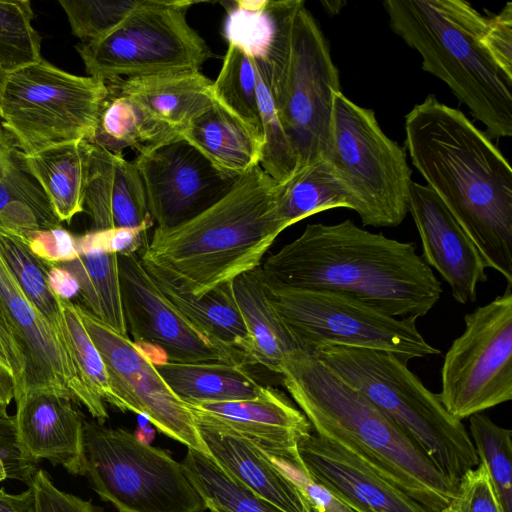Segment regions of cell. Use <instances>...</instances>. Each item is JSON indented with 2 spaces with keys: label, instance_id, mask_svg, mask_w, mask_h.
I'll list each match as a JSON object with an SVG mask.
<instances>
[{
  "label": "cell",
  "instance_id": "8d00e7d4",
  "mask_svg": "<svg viewBox=\"0 0 512 512\" xmlns=\"http://www.w3.org/2000/svg\"><path fill=\"white\" fill-rule=\"evenodd\" d=\"M469 428L479 462L487 469L503 512H512V431L482 413L469 417Z\"/></svg>",
  "mask_w": 512,
  "mask_h": 512
},
{
  "label": "cell",
  "instance_id": "4fadbf2b",
  "mask_svg": "<svg viewBox=\"0 0 512 512\" xmlns=\"http://www.w3.org/2000/svg\"><path fill=\"white\" fill-rule=\"evenodd\" d=\"M464 323L444 357L438 394L459 421L512 399V286Z\"/></svg>",
  "mask_w": 512,
  "mask_h": 512
},
{
  "label": "cell",
  "instance_id": "6da1fadb",
  "mask_svg": "<svg viewBox=\"0 0 512 512\" xmlns=\"http://www.w3.org/2000/svg\"><path fill=\"white\" fill-rule=\"evenodd\" d=\"M413 166L477 248L512 286V168L485 131L429 94L405 116Z\"/></svg>",
  "mask_w": 512,
  "mask_h": 512
},
{
  "label": "cell",
  "instance_id": "e575fe53",
  "mask_svg": "<svg viewBox=\"0 0 512 512\" xmlns=\"http://www.w3.org/2000/svg\"><path fill=\"white\" fill-rule=\"evenodd\" d=\"M212 93L214 100L245 124L264 145L253 58L228 44L220 72L212 83Z\"/></svg>",
  "mask_w": 512,
  "mask_h": 512
},
{
  "label": "cell",
  "instance_id": "2e32d148",
  "mask_svg": "<svg viewBox=\"0 0 512 512\" xmlns=\"http://www.w3.org/2000/svg\"><path fill=\"white\" fill-rule=\"evenodd\" d=\"M0 307L21 344L26 359L21 394L44 390L69 396L75 403L83 405L98 423L104 424L108 419L105 402L86 385L69 343L28 300L1 254Z\"/></svg>",
  "mask_w": 512,
  "mask_h": 512
},
{
  "label": "cell",
  "instance_id": "ee69618b",
  "mask_svg": "<svg viewBox=\"0 0 512 512\" xmlns=\"http://www.w3.org/2000/svg\"><path fill=\"white\" fill-rule=\"evenodd\" d=\"M32 253L48 264L72 261L79 256L76 237L60 225L25 235Z\"/></svg>",
  "mask_w": 512,
  "mask_h": 512
},
{
  "label": "cell",
  "instance_id": "11a10c76",
  "mask_svg": "<svg viewBox=\"0 0 512 512\" xmlns=\"http://www.w3.org/2000/svg\"><path fill=\"white\" fill-rule=\"evenodd\" d=\"M13 424V417L8 414L7 407L0 402V427L11 426Z\"/></svg>",
  "mask_w": 512,
  "mask_h": 512
},
{
  "label": "cell",
  "instance_id": "7402d4cb",
  "mask_svg": "<svg viewBox=\"0 0 512 512\" xmlns=\"http://www.w3.org/2000/svg\"><path fill=\"white\" fill-rule=\"evenodd\" d=\"M85 207L92 230L151 228L154 223L134 162L96 144H92L90 153L84 210Z\"/></svg>",
  "mask_w": 512,
  "mask_h": 512
},
{
  "label": "cell",
  "instance_id": "7bdbcfd3",
  "mask_svg": "<svg viewBox=\"0 0 512 512\" xmlns=\"http://www.w3.org/2000/svg\"><path fill=\"white\" fill-rule=\"evenodd\" d=\"M148 229L135 227L91 230L76 237L77 249L79 254L91 248L124 256L136 254L148 241Z\"/></svg>",
  "mask_w": 512,
  "mask_h": 512
},
{
  "label": "cell",
  "instance_id": "4dcf8cb0",
  "mask_svg": "<svg viewBox=\"0 0 512 512\" xmlns=\"http://www.w3.org/2000/svg\"><path fill=\"white\" fill-rule=\"evenodd\" d=\"M69 270L79 282V295L85 309L115 331L127 335L125 325L118 255L91 248L69 262L58 264Z\"/></svg>",
  "mask_w": 512,
  "mask_h": 512
},
{
  "label": "cell",
  "instance_id": "60d3db41",
  "mask_svg": "<svg viewBox=\"0 0 512 512\" xmlns=\"http://www.w3.org/2000/svg\"><path fill=\"white\" fill-rule=\"evenodd\" d=\"M140 0H59L72 34L81 43L96 41L114 30Z\"/></svg>",
  "mask_w": 512,
  "mask_h": 512
},
{
  "label": "cell",
  "instance_id": "681fc988",
  "mask_svg": "<svg viewBox=\"0 0 512 512\" xmlns=\"http://www.w3.org/2000/svg\"><path fill=\"white\" fill-rule=\"evenodd\" d=\"M47 282L51 291L61 299L71 300L80 291L77 278L58 264H48Z\"/></svg>",
  "mask_w": 512,
  "mask_h": 512
},
{
  "label": "cell",
  "instance_id": "9a60e30c",
  "mask_svg": "<svg viewBox=\"0 0 512 512\" xmlns=\"http://www.w3.org/2000/svg\"><path fill=\"white\" fill-rule=\"evenodd\" d=\"M157 228H171L223 198L242 176L214 166L182 137L142 149L133 161Z\"/></svg>",
  "mask_w": 512,
  "mask_h": 512
},
{
  "label": "cell",
  "instance_id": "603a6c76",
  "mask_svg": "<svg viewBox=\"0 0 512 512\" xmlns=\"http://www.w3.org/2000/svg\"><path fill=\"white\" fill-rule=\"evenodd\" d=\"M196 425L213 460L251 491L285 512H315L300 487L261 449L236 434Z\"/></svg>",
  "mask_w": 512,
  "mask_h": 512
},
{
  "label": "cell",
  "instance_id": "9f6ffc18",
  "mask_svg": "<svg viewBox=\"0 0 512 512\" xmlns=\"http://www.w3.org/2000/svg\"><path fill=\"white\" fill-rule=\"evenodd\" d=\"M6 78H7V73H5L0 68V116H1V96H2V91L4 88L5 82H6Z\"/></svg>",
  "mask_w": 512,
  "mask_h": 512
},
{
  "label": "cell",
  "instance_id": "5bb4252c",
  "mask_svg": "<svg viewBox=\"0 0 512 512\" xmlns=\"http://www.w3.org/2000/svg\"><path fill=\"white\" fill-rule=\"evenodd\" d=\"M77 308L104 361L116 408L145 417L161 433L213 460L189 406L171 390L151 360L127 335L87 309Z\"/></svg>",
  "mask_w": 512,
  "mask_h": 512
},
{
  "label": "cell",
  "instance_id": "cb8c5ba5",
  "mask_svg": "<svg viewBox=\"0 0 512 512\" xmlns=\"http://www.w3.org/2000/svg\"><path fill=\"white\" fill-rule=\"evenodd\" d=\"M142 264L167 300L217 345L251 363L252 345L233 293L232 282L220 284L201 297L182 290L148 262Z\"/></svg>",
  "mask_w": 512,
  "mask_h": 512
},
{
  "label": "cell",
  "instance_id": "db71d44e",
  "mask_svg": "<svg viewBox=\"0 0 512 512\" xmlns=\"http://www.w3.org/2000/svg\"><path fill=\"white\" fill-rule=\"evenodd\" d=\"M321 4L324 6L325 10L331 14H337L342 7L345 5L343 1H322Z\"/></svg>",
  "mask_w": 512,
  "mask_h": 512
},
{
  "label": "cell",
  "instance_id": "7c38bea8",
  "mask_svg": "<svg viewBox=\"0 0 512 512\" xmlns=\"http://www.w3.org/2000/svg\"><path fill=\"white\" fill-rule=\"evenodd\" d=\"M188 0H140L110 33L76 46L86 72L104 83L119 79L197 72L212 57L187 21Z\"/></svg>",
  "mask_w": 512,
  "mask_h": 512
},
{
  "label": "cell",
  "instance_id": "52a82bcc",
  "mask_svg": "<svg viewBox=\"0 0 512 512\" xmlns=\"http://www.w3.org/2000/svg\"><path fill=\"white\" fill-rule=\"evenodd\" d=\"M276 107L297 162V172L331 149L333 94L341 91L329 43L302 0L290 48L264 60ZM295 173V174H296Z\"/></svg>",
  "mask_w": 512,
  "mask_h": 512
},
{
  "label": "cell",
  "instance_id": "d4e9b609",
  "mask_svg": "<svg viewBox=\"0 0 512 512\" xmlns=\"http://www.w3.org/2000/svg\"><path fill=\"white\" fill-rule=\"evenodd\" d=\"M212 83L197 71L126 78L105 84L181 132L213 105Z\"/></svg>",
  "mask_w": 512,
  "mask_h": 512
},
{
  "label": "cell",
  "instance_id": "f1b7e54d",
  "mask_svg": "<svg viewBox=\"0 0 512 512\" xmlns=\"http://www.w3.org/2000/svg\"><path fill=\"white\" fill-rule=\"evenodd\" d=\"M259 267L236 277L232 288L251 339L252 364L280 376L284 356L298 348L268 301Z\"/></svg>",
  "mask_w": 512,
  "mask_h": 512
},
{
  "label": "cell",
  "instance_id": "b9f144b4",
  "mask_svg": "<svg viewBox=\"0 0 512 512\" xmlns=\"http://www.w3.org/2000/svg\"><path fill=\"white\" fill-rule=\"evenodd\" d=\"M442 512H503L482 462L461 477L453 498Z\"/></svg>",
  "mask_w": 512,
  "mask_h": 512
},
{
  "label": "cell",
  "instance_id": "f907efd6",
  "mask_svg": "<svg viewBox=\"0 0 512 512\" xmlns=\"http://www.w3.org/2000/svg\"><path fill=\"white\" fill-rule=\"evenodd\" d=\"M0 512H36L32 487L19 494H10L0 488Z\"/></svg>",
  "mask_w": 512,
  "mask_h": 512
},
{
  "label": "cell",
  "instance_id": "ffe728a7",
  "mask_svg": "<svg viewBox=\"0 0 512 512\" xmlns=\"http://www.w3.org/2000/svg\"><path fill=\"white\" fill-rule=\"evenodd\" d=\"M422 243V258L449 284L453 298L476 301L479 283L487 281L485 264L459 223L427 185L412 182L408 201Z\"/></svg>",
  "mask_w": 512,
  "mask_h": 512
},
{
  "label": "cell",
  "instance_id": "c3c4849f",
  "mask_svg": "<svg viewBox=\"0 0 512 512\" xmlns=\"http://www.w3.org/2000/svg\"><path fill=\"white\" fill-rule=\"evenodd\" d=\"M26 359L12 327L0 307V369L7 373L14 383V399L24 387Z\"/></svg>",
  "mask_w": 512,
  "mask_h": 512
},
{
  "label": "cell",
  "instance_id": "8fae6325",
  "mask_svg": "<svg viewBox=\"0 0 512 512\" xmlns=\"http://www.w3.org/2000/svg\"><path fill=\"white\" fill-rule=\"evenodd\" d=\"M264 283V282H263ZM268 301L298 350L313 354L328 345L384 351L405 362L441 354L416 327L344 294L297 290L264 283Z\"/></svg>",
  "mask_w": 512,
  "mask_h": 512
},
{
  "label": "cell",
  "instance_id": "1f68e13d",
  "mask_svg": "<svg viewBox=\"0 0 512 512\" xmlns=\"http://www.w3.org/2000/svg\"><path fill=\"white\" fill-rule=\"evenodd\" d=\"M333 208L353 210L352 199L330 164L321 160L279 184L278 214L287 228Z\"/></svg>",
  "mask_w": 512,
  "mask_h": 512
},
{
  "label": "cell",
  "instance_id": "30bf717a",
  "mask_svg": "<svg viewBox=\"0 0 512 512\" xmlns=\"http://www.w3.org/2000/svg\"><path fill=\"white\" fill-rule=\"evenodd\" d=\"M107 94L103 81L42 59L7 74L1 126L24 155L61 143L89 142Z\"/></svg>",
  "mask_w": 512,
  "mask_h": 512
},
{
  "label": "cell",
  "instance_id": "680465c9",
  "mask_svg": "<svg viewBox=\"0 0 512 512\" xmlns=\"http://www.w3.org/2000/svg\"><path fill=\"white\" fill-rule=\"evenodd\" d=\"M3 132H5V131H4V130H3V128H1V126H0V133H3Z\"/></svg>",
  "mask_w": 512,
  "mask_h": 512
},
{
  "label": "cell",
  "instance_id": "484cf974",
  "mask_svg": "<svg viewBox=\"0 0 512 512\" xmlns=\"http://www.w3.org/2000/svg\"><path fill=\"white\" fill-rule=\"evenodd\" d=\"M91 149L90 142L78 140L29 155L18 151L24 168L45 193L59 222L69 223L84 211Z\"/></svg>",
  "mask_w": 512,
  "mask_h": 512
},
{
  "label": "cell",
  "instance_id": "f546056e",
  "mask_svg": "<svg viewBox=\"0 0 512 512\" xmlns=\"http://www.w3.org/2000/svg\"><path fill=\"white\" fill-rule=\"evenodd\" d=\"M180 137L179 130L152 116L136 101L108 89L89 142L122 153L125 148L139 152Z\"/></svg>",
  "mask_w": 512,
  "mask_h": 512
},
{
  "label": "cell",
  "instance_id": "816d5d0a",
  "mask_svg": "<svg viewBox=\"0 0 512 512\" xmlns=\"http://www.w3.org/2000/svg\"><path fill=\"white\" fill-rule=\"evenodd\" d=\"M14 399V383L12 378L0 369V402L8 408Z\"/></svg>",
  "mask_w": 512,
  "mask_h": 512
},
{
  "label": "cell",
  "instance_id": "7a4b0ae2",
  "mask_svg": "<svg viewBox=\"0 0 512 512\" xmlns=\"http://www.w3.org/2000/svg\"><path fill=\"white\" fill-rule=\"evenodd\" d=\"M259 268L267 285L344 294L397 318L424 317L442 294L413 243L372 233L350 219L308 224Z\"/></svg>",
  "mask_w": 512,
  "mask_h": 512
},
{
  "label": "cell",
  "instance_id": "f5cc1de1",
  "mask_svg": "<svg viewBox=\"0 0 512 512\" xmlns=\"http://www.w3.org/2000/svg\"><path fill=\"white\" fill-rule=\"evenodd\" d=\"M155 431L150 427L139 426L134 436L142 443L149 444L150 441L154 438Z\"/></svg>",
  "mask_w": 512,
  "mask_h": 512
},
{
  "label": "cell",
  "instance_id": "8992f818",
  "mask_svg": "<svg viewBox=\"0 0 512 512\" xmlns=\"http://www.w3.org/2000/svg\"><path fill=\"white\" fill-rule=\"evenodd\" d=\"M312 355L393 421L455 485L479 464L462 421L447 412L407 362L384 351L338 345Z\"/></svg>",
  "mask_w": 512,
  "mask_h": 512
},
{
  "label": "cell",
  "instance_id": "d6a6232c",
  "mask_svg": "<svg viewBox=\"0 0 512 512\" xmlns=\"http://www.w3.org/2000/svg\"><path fill=\"white\" fill-rule=\"evenodd\" d=\"M181 465L210 512H285L195 450L188 449Z\"/></svg>",
  "mask_w": 512,
  "mask_h": 512
},
{
  "label": "cell",
  "instance_id": "d6986e66",
  "mask_svg": "<svg viewBox=\"0 0 512 512\" xmlns=\"http://www.w3.org/2000/svg\"><path fill=\"white\" fill-rule=\"evenodd\" d=\"M307 476L354 512H428L357 457L314 431L297 444Z\"/></svg>",
  "mask_w": 512,
  "mask_h": 512
},
{
  "label": "cell",
  "instance_id": "836d02e7",
  "mask_svg": "<svg viewBox=\"0 0 512 512\" xmlns=\"http://www.w3.org/2000/svg\"><path fill=\"white\" fill-rule=\"evenodd\" d=\"M0 254L28 300L68 342L57 296L48 286V264L32 253L24 234L2 226Z\"/></svg>",
  "mask_w": 512,
  "mask_h": 512
},
{
  "label": "cell",
  "instance_id": "6f0895ef",
  "mask_svg": "<svg viewBox=\"0 0 512 512\" xmlns=\"http://www.w3.org/2000/svg\"><path fill=\"white\" fill-rule=\"evenodd\" d=\"M6 478H8L6 468H5L3 461L0 458V481L5 480Z\"/></svg>",
  "mask_w": 512,
  "mask_h": 512
},
{
  "label": "cell",
  "instance_id": "bcb514c9",
  "mask_svg": "<svg viewBox=\"0 0 512 512\" xmlns=\"http://www.w3.org/2000/svg\"><path fill=\"white\" fill-rule=\"evenodd\" d=\"M482 42L498 67L512 78V3L488 19Z\"/></svg>",
  "mask_w": 512,
  "mask_h": 512
},
{
  "label": "cell",
  "instance_id": "3957f363",
  "mask_svg": "<svg viewBox=\"0 0 512 512\" xmlns=\"http://www.w3.org/2000/svg\"><path fill=\"white\" fill-rule=\"evenodd\" d=\"M280 377L318 435L339 445L428 512H442L456 485L362 393L314 355L284 356Z\"/></svg>",
  "mask_w": 512,
  "mask_h": 512
},
{
  "label": "cell",
  "instance_id": "5b68a950",
  "mask_svg": "<svg viewBox=\"0 0 512 512\" xmlns=\"http://www.w3.org/2000/svg\"><path fill=\"white\" fill-rule=\"evenodd\" d=\"M392 31L422 58V69L448 85L492 138L512 136V78L485 48L488 24L464 0H386Z\"/></svg>",
  "mask_w": 512,
  "mask_h": 512
},
{
  "label": "cell",
  "instance_id": "d590c367",
  "mask_svg": "<svg viewBox=\"0 0 512 512\" xmlns=\"http://www.w3.org/2000/svg\"><path fill=\"white\" fill-rule=\"evenodd\" d=\"M253 60L256 70L258 109L264 138L260 166L275 181L284 183L296 173L297 162L276 107L266 63L260 58H253Z\"/></svg>",
  "mask_w": 512,
  "mask_h": 512
},
{
  "label": "cell",
  "instance_id": "9c48e42d",
  "mask_svg": "<svg viewBox=\"0 0 512 512\" xmlns=\"http://www.w3.org/2000/svg\"><path fill=\"white\" fill-rule=\"evenodd\" d=\"M119 512H204L181 463L122 428L83 427V474Z\"/></svg>",
  "mask_w": 512,
  "mask_h": 512
},
{
  "label": "cell",
  "instance_id": "f35d334b",
  "mask_svg": "<svg viewBox=\"0 0 512 512\" xmlns=\"http://www.w3.org/2000/svg\"><path fill=\"white\" fill-rule=\"evenodd\" d=\"M28 0L0 1V68L7 74L41 61V37Z\"/></svg>",
  "mask_w": 512,
  "mask_h": 512
},
{
  "label": "cell",
  "instance_id": "44dd1931",
  "mask_svg": "<svg viewBox=\"0 0 512 512\" xmlns=\"http://www.w3.org/2000/svg\"><path fill=\"white\" fill-rule=\"evenodd\" d=\"M16 441L36 465L46 459L73 475L83 474L84 418L71 397L53 391H26L15 399Z\"/></svg>",
  "mask_w": 512,
  "mask_h": 512
},
{
  "label": "cell",
  "instance_id": "ab89813d",
  "mask_svg": "<svg viewBox=\"0 0 512 512\" xmlns=\"http://www.w3.org/2000/svg\"><path fill=\"white\" fill-rule=\"evenodd\" d=\"M57 301L65 323V334L84 382L95 395L116 407L104 361L81 320L77 305L59 297Z\"/></svg>",
  "mask_w": 512,
  "mask_h": 512
},
{
  "label": "cell",
  "instance_id": "277c9868",
  "mask_svg": "<svg viewBox=\"0 0 512 512\" xmlns=\"http://www.w3.org/2000/svg\"><path fill=\"white\" fill-rule=\"evenodd\" d=\"M279 184L260 165L252 167L199 215L156 228L140 259L195 297L258 268L286 229L278 214Z\"/></svg>",
  "mask_w": 512,
  "mask_h": 512
},
{
  "label": "cell",
  "instance_id": "f6af8a7d",
  "mask_svg": "<svg viewBox=\"0 0 512 512\" xmlns=\"http://www.w3.org/2000/svg\"><path fill=\"white\" fill-rule=\"evenodd\" d=\"M30 486L36 512H96L91 501L60 490L43 469L36 470Z\"/></svg>",
  "mask_w": 512,
  "mask_h": 512
},
{
  "label": "cell",
  "instance_id": "7dc6e473",
  "mask_svg": "<svg viewBox=\"0 0 512 512\" xmlns=\"http://www.w3.org/2000/svg\"><path fill=\"white\" fill-rule=\"evenodd\" d=\"M272 459L300 487L315 512H354L322 485L311 480L300 462Z\"/></svg>",
  "mask_w": 512,
  "mask_h": 512
},
{
  "label": "cell",
  "instance_id": "ba28073f",
  "mask_svg": "<svg viewBox=\"0 0 512 512\" xmlns=\"http://www.w3.org/2000/svg\"><path fill=\"white\" fill-rule=\"evenodd\" d=\"M327 161L364 226L396 227L405 219L412 184L406 150L380 127L375 112L341 91L333 94Z\"/></svg>",
  "mask_w": 512,
  "mask_h": 512
},
{
  "label": "cell",
  "instance_id": "83f0119b",
  "mask_svg": "<svg viewBox=\"0 0 512 512\" xmlns=\"http://www.w3.org/2000/svg\"><path fill=\"white\" fill-rule=\"evenodd\" d=\"M155 366L171 390L188 405L254 399L264 387L241 363L165 362Z\"/></svg>",
  "mask_w": 512,
  "mask_h": 512
},
{
  "label": "cell",
  "instance_id": "4316f807",
  "mask_svg": "<svg viewBox=\"0 0 512 512\" xmlns=\"http://www.w3.org/2000/svg\"><path fill=\"white\" fill-rule=\"evenodd\" d=\"M180 135L226 173L241 176L260 165L262 140L216 101Z\"/></svg>",
  "mask_w": 512,
  "mask_h": 512
},
{
  "label": "cell",
  "instance_id": "e0dca14e",
  "mask_svg": "<svg viewBox=\"0 0 512 512\" xmlns=\"http://www.w3.org/2000/svg\"><path fill=\"white\" fill-rule=\"evenodd\" d=\"M118 268L125 325L134 343L157 346L168 362L244 364L236 354L209 339L167 300L137 254L118 255Z\"/></svg>",
  "mask_w": 512,
  "mask_h": 512
},
{
  "label": "cell",
  "instance_id": "ac0fdd59",
  "mask_svg": "<svg viewBox=\"0 0 512 512\" xmlns=\"http://www.w3.org/2000/svg\"><path fill=\"white\" fill-rule=\"evenodd\" d=\"M188 406L195 422L236 434L277 460L299 462L297 444L313 431L304 413L272 387L254 399Z\"/></svg>",
  "mask_w": 512,
  "mask_h": 512
},
{
  "label": "cell",
  "instance_id": "74e56055",
  "mask_svg": "<svg viewBox=\"0 0 512 512\" xmlns=\"http://www.w3.org/2000/svg\"><path fill=\"white\" fill-rule=\"evenodd\" d=\"M277 29L275 0H237L227 9L224 35L251 58H264Z\"/></svg>",
  "mask_w": 512,
  "mask_h": 512
}]
</instances>
